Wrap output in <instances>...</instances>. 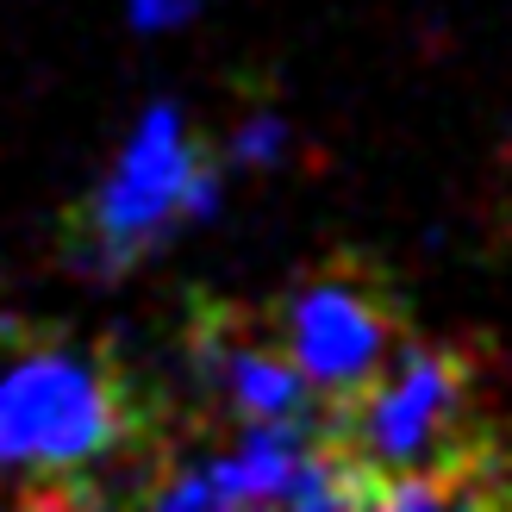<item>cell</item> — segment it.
I'll list each match as a JSON object with an SVG mask.
<instances>
[{"label":"cell","instance_id":"7a4b0ae2","mask_svg":"<svg viewBox=\"0 0 512 512\" xmlns=\"http://www.w3.org/2000/svg\"><path fill=\"white\" fill-rule=\"evenodd\" d=\"M219 188H225V169L207 157V144L188 138L182 113L157 100L132 125L107 182L69 213L57 250L75 275L113 281L132 263H144L157 244H169L182 225L213 219Z\"/></svg>","mask_w":512,"mask_h":512},{"label":"cell","instance_id":"3957f363","mask_svg":"<svg viewBox=\"0 0 512 512\" xmlns=\"http://www.w3.org/2000/svg\"><path fill=\"white\" fill-rule=\"evenodd\" d=\"M275 344L288 363L313 381L325 406L363 394L406 344V306L400 288L369 256H331L306 281H294L269 313Z\"/></svg>","mask_w":512,"mask_h":512},{"label":"cell","instance_id":"6da1fadb","mask_svg":"<svg viewBox=\"0 0 512 512\" xmlns=\"http://www.w3.org/2000/svg\"><path fill=\"white\" fill-rule=\"evenodd\" d=\"M107 463L157 469L150 394L113 356L32 338L0 375V475H13L25 500L88 506L107 500Z\"/></svg>","mask_w":512,"mask_h":512},{"label":"cell","instance_id":"5b68a950","mask_svg":"<svg viewBox=\"0 0 512 512\" xmlns=\"http://www.w3.org/2000/svg\"><path fill=\"white\" fill-rule=\"evenodd\" d=\"M138 32H169V25H188L200 13V0H125Z\"/></svg>","mask_w":512,"mask_h":512},{"label":"cell","instance_id":"277c9868","mask_svg":"<svg viewBox=\"0 0 512 512\" xmlns=\"http://www.w3.org/2000/svg\"><path fill=\"white\" fill-rule=\"evenodd\" d=\"M225 157L244 163V169H275L281 157H288V119L269 113V107L263 113H244L232 144H225Z\"/></svg>","mask_w":512,"mask_h":512}]
</instances>
